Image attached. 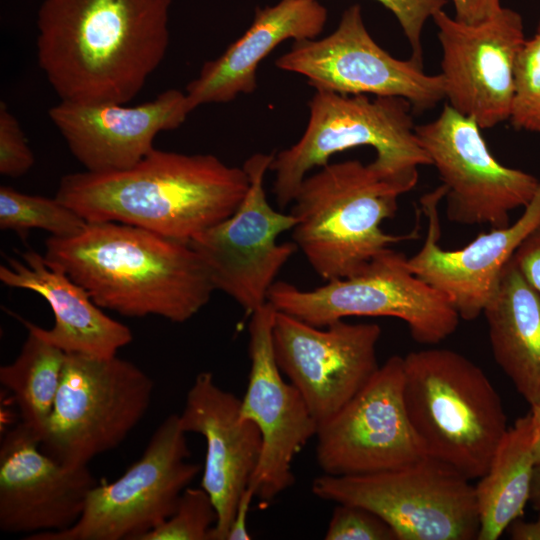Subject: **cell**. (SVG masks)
<instances>
[{
    "label": "cell",
    "instance_id": "obj_1",
    "mask_svg": "<svg viewBox=\"0 0 540 540\" xmlns=\"http://www.w3.org/2000/svg\"><path fill=\"white\" fill-rule=\"evenodd\" d=\"M172 0H43L37 59L64 101L126 104L163 61Z\"/></svg>",
    "mask_w": 540,
    "mask_h": 540
},
{
    "label": "cell",
    "instance_id": "obj_2",
    "mask_svg": "<svg viewBox=\"0 0 540 540\" xmlns=\"http://www.w3.org/2000/svg\"><path fill=\"white\" fill-rule=\"evenodd\" d=\"M248 188L243 167L154 148L128 169L66 174L55 197L87 222L124 223L189 242L232 215Z\"/></svg>",
    "mask_w": 540,
    "mask_h": 540
},
{
    "label": "cell",
    "instance_id": "obj_3",
    "mask_svg": "<svg viewBox=\"0 0 540 540\" xmlns=\"http://www.w3.org/2000/svg\"><path fill=\"white\" fill-rule=\"evenodd\" d=\"M46 263L64 271L92 300L127 317L191 319L215 290L189 242L118 222H88L71 237L50 236Z\"/></svg>",
    "mask_w": 540,
    "mask_h": 540
},
{
    "label": "cell",
    "instance_id": "obj_4",
    "mask_svg": "<svg viewBox=\"0 0 540 540\" xmlns=\"http://www.w3.org/2000/svg\"><path fill=\"white\" fill-rule=\"evenodd\" d=\"M403 363L404 406L421 451L470 480L479 479L508 429L492 382L451 349L412 351Z\"/></svg>",
    "mask_w": 540,
    "mask_h": 540
},
{
    "label": "cell",
    "instance_id": "obj_5",
    "mask_svg": "<svg viewBox=\"0 0 540 540\" xmlns=\"http://www.w3.org/2000/svg\"><path fill=\"white\" fill-rule=\"evenodd\" d=\"M404 193L371 163H327L305 177L294 197L293 240L326 281L351 276L391 244L414 237L381 227L395 215Z\"/></svg>",
    "mask_w": 540,
    "mask_h": 540
},
{
    "label": "cell",
    "instance_id": "obj_6",
    "mask_svg": "<svg viewBox=\"0 0 540 540\" xmlns=\"http://www.w3.org/2000/svg\"><path fill=\"white\" fill-rule=\"evenodd\" d=\"M300 139L274 155L273 193L283 208L291 204L305 177L329 163L332 155L358 146L376 150L371 162L387 181L405 193L418 181V168L431 165L415 133L411 103L402 97L344 95L316 90Z\"/></svg>",
    "mask_w": 540,
    "mask_h": 540
},
{
    "label": "cell",
    "instance_id": "obj_7",
    "mask_svg": "<svg viewBox=\"0 0 540 540\" xmlns=\"http://www.w3.org/2000/svg\"><path fill=\"white\" fill-rule=\"evenodd\" d=\"M268 302L277 311L317 327L350 316L397 318L407 324L415 341L426 345L453 334L460 319L450 300L414 274L408 258L391 248L359 272L312 290L276 281Z\"/></svg>",
    "mask_w": 540,
    "mask_h": 540
},
{
    "label": "cell",
    "instance_id": "obj_8",
    "mask_svg": "<svg viewBox=\"0 0 540 540\" xmlns=\"http://www.w3.org/2000/svg\"><path fill=\"white\" fill-rule=\"evenodd\" d=\"M311 489L322 500L371 510L391 526L397 540L478 537L475 486L452 466L428 456L378 473L323 474Z\"/></svg>",
    "mask_w": 540,
    "mask_h": 540
},
{
    "label": "cell",
    "instance_id": "obj_9",
    "mask_svg": "<svg viewBox=\"0 0 540 540\" xmlns=\"http://www.w3.org/2000/svg\"><path fill=\"white\" fill-rule=\"evenodd\" d=\"M154 383L134 363L67 353L41 449L58 462L86 466L118 447L151 404Z\"/></svg>",
    "mask_w": 540,
    "mask_h": 540
},
{
    "label": "cell",
    "instance_id": "obj_10",
    "mask_svg": "<svg viewBox=\"0 0 540 540\" xmlns=\"http://www.w3.org/2000/svg\"><path fill=\"white\" fill-rule=\"evenodd\" d=\"M186 433L178 414L168 415L153 432L141 457L117 479L90 491L71 527L28 540H140L168 519L182 492L201 471L189 460Z\"/></svg>",
    "mask_w": 540,
    "mask_h": 540
},
{
    "label": "cell",
    "instance_id": "obj_11",
    "mask_svg": "<svg viewBox=\"0 0 540 540\" xmlns=\"http://www.w3.org/2000/svg\"><path fill=\"white\" fill-rule=\"evenodd\" d=\"M274 154L256 153L244 163L249 188L232 215L189 241L202 260L215 290L232 297L252 314L268 302V293L283 266L297 250L278 243L296 218L268 202L264 178Z\"/></svg>",
    "mask_w": 540,
    "mask_h": 540
},
{
    "label": "cell",
    "instance_id": "obj_12",
    "mask_svg": "<svg viewBox=\"0 0 540 540\" xmlns=\"http://www.w3.org/2000/svg\"><path fill=\"white\" fill-rule=\"evenodd\" d=\"M275 64L304 76L315 90L402 97L414 112L430 110L445 98L441 74L428 75L412 58L397 59L374 41L358 4L344 10L332 33L295 41Z\"/></svg>",
    "mask_w": 540,
    "mask_h": 540
},
{
    "label": "cell",
    "instance_id": "obj_13",
    "mask_svg": "<svg viewBox=\"0 0 540 540\" xmlns=\"http://www.w3.org/2000/svg\"><path fill=\"white\" fill-rule=\"evenodd\" d=\"M415 133L442 180L453 223L506 227L510 212L528 205L537 191L540 179L501 164L477 122L448 103L436 119L416 125Z\"/></svg>",
    "mask_w": 540,
    "mask_h": 540
},
{
    "label": "cell",
    "instance_id": "obj_14",
    "mask_svg": "<svg viewBox=\"0 0 540 540\" xmlns=\"http://www.w3.org/2000/svg\"><path fill=\"white\" fill-rule=\"evenodd\" d=\"M381 332L376 323L344 320L317 327L276 310L275 360L318 425L339 412L377 372Z\"/></svg>",
    "mask_w": 540,
    "mask_h": 540
},
{
    "label": "cell",
    "instance_id": "obj_15",
    "mask_svg": "<svg viewBox=\"0 0 540 540\" xmlns=\"http://www.w3.org/2000/svg\"><path fill=\"white\" fill-rule=\"evenodd\" d=\"M403 379V357H389L360 392L318 425L315 455L323 474L378 473L425 456L407 417Z\"/></svg>",
    "mask_w": 540,
    "mask_h": 540
},
{
    "label": "cell",
    "instance_id": "obj_16",
    "mask_svg": "<svg viewBox=\"0 0 540 540\" xmlns=\"http://www.w3.org/2000/svg\"><path fill=\"white\" fill-rule=\"evenodd\" d=\"M442 48L445 98L481 129L509 120L515 68L526 41L521 15L502 7L489 20L468 25L443 10L433 15Z\"/></svg>",
    "mask_w": 540,
    "mask_h": 540
},
{
    "label": "cell",
    "instance_id": "obj_17",
    "mask_svg": "<svg viewBox=\"0 0 540 540\" xmlns=\"http://www.w3.org/2000/svg\"><path fill=\"white\" fill-rule=\"evenodd\" d=\"M275 314L269 302L251 314L250 372L241 399L242 416L258 427L262 437L260 460L249 487L263 502L272 501L293 485V460L318 429L302 395L284 380L275 360Z\"/></svg>",
    "mask_w": 540,
    "mask_h": 540
},
{
    "label": "cell",
    "instance_id": "obj_18",
    "mask_svg": "<svg viewBox=\"0 0 540 540\" xmlns=\"http://www.w3.org/2000/svg\"><path fill=\"white\" fill-rule=\"evenodd\" d=\"M444 197L442 184L421 197L427 233L419 251L408 258V264L414 274L450 300L460 318L472 321L483 314L516 250L540 228V181L532 200L515 222L482 232L455 250H445L439 243V204Z\"/></svg>",
    "mask_w": 540,
    "mask_h": 540
},
{
    "label": "cell",
    "instance_id": "obj_19",
    "mask_svg": "<svg viewBox=\"0 0 540 540\" xmlns=\"http://www.w3.org/2000/svg\"><path fill=\"white\" fill-rule=\"evenodd\" d=\"M98 483L86 466H66L41 449L22 422L0 444V530L33 535L63 531L80 518Z\"/></svg>",
    "mask_w": 540,
    "mask_h": 540
},
{
    "label": "cell",
    "instance_id": "obj_20",
    "mask_svg": "<svg viewBox=\"0 0 540 540\" xmlns=\"http://www.w3.org/2000/svg\"><path fill=\"white\" fill-rule=\"evenodd\" d=\"M179 421L185 433L205 439L201 487L210 495L218 519L210 540H226L241 495L257 469L262 437L241 414V399L221 388L212 373L196 375Z\"/></svg>",
    "mask_w": 540,
    "mask_h": 540
},
{
    "label": "cell",
    "instance_id": "obj_21",
    "mask_svg": "<svg viewBox=\"0 0 540 540\" xmlns=\"http://www.w3.org/2000/svg\"><path fill=\"white\" fill-rule=\"evenodd\" d=\"M192 111L185 92L168 89L136 106L60 100L48 115L87 171L110 172L134 166L160 132L180 127Z\"/></svg>",
    "mask_w": 540,
    "mask_h": 540
},
{
    "label": "cell",
    "instance_id": "obj_22",
    "mask_svg": "<svg viewBox=\"0 0 540 540\" xmlns=\"http://www.w3.org/2000/svg\"><path fill=\"white\" fill-rule=\"evenodd\" d=\"M319 0H280L257 8L248 29L216 59L204 63L185 93L192 110L210 103H227L253 93L257 69L278 45L288 39H315L327 22Z\"/></svg>",
    "mask_w": 540,
    "mask_h": 540
},
{
    "label": "cell",
    "instance_id": "obj_23",
    "mask_svg": "<svg viewBox=\"0 0 540 540\" xmlns=\"http://www.w3.org/2000/svg\"><path fill=\"white\" fill-rule=\"evenodd\" d=\"M21 256L23 262L10 259L8 265L0 266L1 282L41 295L54 314L50 329L17 317L27 329L65 353L106 358L116 356L119 349L131 343V330L106 315L64 271L49 266L37 252L29 250Z\"/></svg>",
    "mask_w": 540,
    "mask_h": 540
},
{
    "label": "cell",
    "instance_id": "obj_24",
    "mask_svg": "<svg viewBox=\"0 0 540 540\" xmlns=\"http://www.w3.org/2000/svg\"><path fill=\"white\" fill-rule=\"evenodd\" d=\"M483 315L495 362L530 407L540 406V294L513 257Z\"/></svg>",
    "mask_w": 540,
    "mask_h": 540
},
{
    "label": "cell",
    "instance_id": "obj_25",
    "mask_svg": "<svg viewBox=\"0 0 540 540\" xmlns=\"http://www.w3.org/2000/svg\"><path fill=\"white\" fill-rule=\"evenodd\" d=\"M530 411L501 439L486 472L475 485L478 540H497L523 514L530 499L536 462Z\"/></svg>",
    "mask_w": 540,
    "mask_h": 540
},
{
    "label": "cell",
    "instance_id": "obj_26",
    "mask_svg": "<svg viewBox=\"0 0 540 540\" xmlns=\"http://www.w3.org/2000/svg\"><path fill=\"white\" fill-rule=\"evenodd\" d=\"M27 331L18 356L10 364L0 367V383L12 394L20 422L42 442L60 388L67 353L33 330Z\"/></svg>",
    "mask_w": 540,
    "mask_h": 540
},
{
    "label": "cell",
    "instance_id": "obj_27",
    "mask_svg": "<svg viewBox=\"0 0 540 540\" xmlns=\"http://www.w3.org/2000/svg\"><path fill=\"white\" fill-rule=\"evenodd\" d=\"M88 222L55 198L30 195L12 187H0V228L22 234L41 229L54 237H71L85 229Z\"/></svg>",
    "mask_w": 540,
    "mask_h": 540
},
{
    "label": "cell",
    "instance_id": "obj_28",
    "mask_svg": "<svg viewBox=\"0 0 540 540\" xmlns=\"http://www.w3.org/2000/svg\"><path fill=\"white\" fill-rule=\"evenodd\" d=\"M217 519V510L207 491L188 486L173 514L140 540H210Z\"/></svg>",
    "mask_w": 540,
    "mask_h": 540
},
{
    "label": "cell",
    "instance_id": "obj_29",
    "mask_svg": "<svg viewBox=\"0 0 540 540\" xmlns=\"http://www.w3.org/2000/svg\"><path fill=\"white\" fill-rule=\"evenodd\" d=\"M518 130L540 133V20L516 62L515 92L509 118Z\"/></svg>",
    "mask_w": 540,
    "mask_h": 540
},
{
    "label": "cell",
    "instance_id": "obj_30",
    "mask_svg": "<svg viewBox=\"0 0 540 540\" xmlns=\"http://www.w3.org/2000/svg\"><path fill=\"white\" fill-rule=\"evenodd\" d=\"M326 540H397L391 526L371 510L339 503L333 510Z\"/></svg>",
    "mask_w": 540,
    "mask_h": 540
},
{
    "label": "cell",
    "instance_id": "obj_31",
    "mask_svg": "<svg viewBox=\"0 0 540 540\" xmlns=\"http://www.w3.org/2000/svg\"><path fill=\"white\" fill-rule=\"evenodd\" d=\"M35 158L23 130L4 101L0 102V173L8 177L26 174Z\"/></svg>",
    "mask_w": 540,
    "mask_h": 540
},
{
    "label": "cell",
    "instance_id": "obj_32",
    "mask_svg": "<svg viewBox=\"0 0 540 540\" xmlns=\"http://www.w3.org/2000/svg\"><path fill=\"white\" fill-rule=\"evenodd\" d=\"M397 19L411 48V58L423 65L421 34L426 21L443 10L446 0H376Z\"/></svg>",
    "mask_w": 540,
    "mask_h": 540
},
{
    "label": "cell",
    "instance_id": "obj_33",
    "mask_svg": "<svg viewBox=\"0 0 540 540\" xmlns=\"http://www.w3.org/2000/svg\"><path fill=\"white\" fill-rule=\"evenodd\" d=\"M513 259L525 279L540 294V228L519 246Z\"/></svg>",
    "mask_w": 540,
    "mask_h": 540
},
{
    "label": "cell",
    "instance_id": "obj_34",
    "mask_svg": "<svg viewBox=\"0 0 540 540\" xmlns=\"http://www.w3.org/2000/svg\"><path fill=\"white\" fill-rule=\"evenodd\" d=\"M455 19L468 25L485 22L502 8L500 0H452Z\"/></svg>",
    "mask_w": 540,
    "mask_h": 540
},
{
    "label": "cell",
    "instance_id": "obj_35",
    "mask_svg": "<svg viewBox=\"0 0 540 540\" xmlns=\"http://www.w3.org/2000/svg\"><path fill=\"white\" fill-rule=\"evenodd\" d=\"M254 497L255 494L253 490L248 486L240 497L226 540L251 539V535L247 528V517Z\"/></svg>",
    "mask_w": 540,
    "mask_h": 540
},
{
    "label": "cell",
    "instance_id": "obj_36",
    "mask_svg": "<svg viewBox=\"0 0 540 540\" xmlns=\"http://www.w3.org/2000/svg\"><path fill=\"white\" fill-rule=\"evenodd\" d=\"M510 538L513 540H540V511L534 521H523L520 518L508 527Z\"/></svg>",
    "mask_w": 540,
    "mask_h": 540
},
{
    "label": "cell",
    "instance_id": "obj_37",
    "mask_svg": "<svg viewBox=\"0 0 540 540\" xmlns=\"http://www.w3.org/2000/svg\"><path fill=\"white\" fill-rule=\"evenodd\" d=\"M530 413L533 426L532 449L537 465L540 464V406L530 407Z\"/></svg>",
    "mask_w": 540,
    "mask_h": 540
},
{
    "label": "cell",
    "instance_id": "obj_38",
    "mask_svg": "<svg viewBox=\"0 0 540 540\" xmlns=\"http://www.w3.org/2000/svg\"><path fill=\"white\" fill-rule=\"evenodd\" d=\"M533 509L540 511V464L534 469L530 499Z\"/></svg>",
    "mask_w": 540,
    "mask_h": 540
}]
</instances>
